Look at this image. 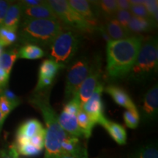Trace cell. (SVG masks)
Masks as SVG:
<instances>
[{"mask_svg": "<svg viewBox=\"0 0 158 158\" xmlns=\"http://www.w3.org/2000/svg\"><path fill=\"white\" fill-rule=\"evenodd\" d=\"M143 37L130 36L107 44L106 74L112 80L124 78L129 74L141 48Z\"/></svg>", "mask_w": 158, "mask_h": 158, "instance_id": "obj_1", "label": "cell"}, {"mask_svg": "<svg viewBox=\"0 0 158 158\" xmlns=\"http://www.w3.org/2000/svg\"><path fill=\"white\" fill-rule=\"evenodd\" d=\"M29 102L40 110L46 127L45 133L44 158H59L62 155V145L68 134L62 129L58 116L49 102V89L35 92Z\"/></svg>", "mask_w": 158, "mask_h": 158, "instance_id": "obj_2", "label": "cell"}, {"mask_svg": "<svg viewBox=\"0 0 158 158\" xmlns=\"http://www.w3.org/2000/svg\"><path fill=\"white\" fill-rule=\"evenodd\" d=\"M63 30L59 21L43 19H24L18 37L24 44L50 47L54 40Z\"/></svg>", "mask_w": 158, "mask_h": 158, "instance_id": "obj_3", "label": "cell"}, {"mask_svg": "<svg viewBox=\"0 0 158 158\" xmlns=\"http://www.w3.org/2000/svg\"><path fill=\"white\" fill-rule=\"evenodd\" d=\"M158 45L155 37L142 43L135 64L129 73V78L143 83L152 78L157 72Z\"/></svg>", "mask_w": 158, "mask_h": 158, "instance_id": "obj_4", "label": "cell"}, {"mask_svg": "<svg viewBox=\"0 0 158 158\" xmlns=\"http://www.w3.org/2000/svg\"><path fill=\"white\" fill-rule=\"evenodd\" d=\"M80 42L78 33L72 30H62L49 47V58L58 64H68L78 51Z\"/></svg>", "mask_w": 158, "mask_h": 158, "instance_id": "obj_5", "label": "cell"}, {"mask_svg": "<svg viewBox=\"0 0 158 158\" xmlns=\"http://www.w3.org/2000/svg\"><path fill=\"white\" fill-rule=\"evenodd\" d=\"M48 5L54 12L59 21L78 31L91 32L94 28L69 5L67 0H49Z\"/></svg>", "mask_w": 158, "mask_h": 158, "instance_id": "obj_6", "label": "cell"}, {"mask_svg": "<svg viewBox=\"0 0 158 158\" xmlns=\"http://www.w3.org/2000/svg\"><path fill=\"white\" fill-rule=\"evenodd\" d=\"M92 66L86 58L76 59L69 66L65 84V99L74 98L81 85L90 73Z\"/></svg>", "mask_w": 158, "mask_h": 158, "instance_id": "obj_7", "label": "cell"}, {"mask_svg": "<svg viewBox=\"0 0 158 158\" xmlns=\"http://www.w3.org/2000/svg\"><path fill=\"white\" fill-rule=\"evenodd\" d=\"M100 80H101L100 66L95 62V64L92 66L90 73L81 85L80 88L78 89V92L73 98L80 103L81 107L92 95L97 86L101 83Z\"/></svg>", "mask_w": 158, "mask_h": 158, "instance_id": "obj_8", "label": "cell"}, {"mask_svg": "<svg viewBox=\"0 0 158 158\" xmlns=\"http://www.w3.org/2000/svg\"><path fill=\"white\" fill-rule=\"evenodd\" d=\"M102 91L103 85L100 83L97 86L92 95L81 107V109L88 114L95 124H100L106 118L103 114V105L101 100Z\"/></svg>", "mask_w": 158, "mask_h": 158, "instance_id": "obj_9", "label": "cell"}, {"mask_svg": "<svg viewBox=\"0 0 158 158\" xmlns=\"http://www.w3.org/2000/svg\"><path fill=\"white\" fill-rule=\"evenodd\" d=\"M45 129L42 124L35 118H31L21 124L16 133L15 146L28 143L29 138L37 135H45Z\"/></svg>", "mask_w": 158, "mask_h": 158, "instance_id": "obj_10", "label": "cell"}, {"mask_svg": "<svg viewBox=\"0 0 158 158\" xmlns=\"http://www.w3.org/2000/svg\"><path fill=\"white\" fill-rule=\"evenodd\" d=\"M142 117L144 119L152 120L157 117L158 113V86L150 89L143 97L141 107Z\"/></svg>", "mask_w": 158, "mask_h": 158, "instance_id": "obj_11", "label": "cell"}, {"mask_svg": "<svg viewBox=\"0 0 158 158\" xmlns=\"http://www.w3.org/2000/svg\"><path fill=\"white\" fill-rule=\"evenodd\" d=\"M22 16L24 19H43L59 21L58 18L52 10L46 1L41 5L32 7L23 8Z\"/></svg>", "mask_w": 158, "mask_h": 158, "instance_id": "obj_12", "label": "cell"}, {"mask_svg": "<svg viewBox=\"0 0 158 158\" xmlns=\"http://www.w3.org/2000/svg\"><path fill=\"white\" fill-rule=\"evenodd\" d=\"M105 91L106 93H108L111 97L114 102L118 106L127 108V110L137 108L133 100L130 99V96L126 92V91H124L123 89L119 86H115V85H110L106 88Z\"/></svg>", "mask_w": 158, "mask_h": 158, "instance_id": "obj_13", "label": "cell"}, {"mask_svg": "<svg viewBox=\"0 0 158 158\" xmlns=\"http://www.w3.org/2000/svg\"><path fill=\"white\" fill-rule=\"evenodd\" d=\"M68 3L70 7L86 19L91 26H92L94 28H96L97 21L95 15L92 7H91L89 2L86 0H70L68 1Z\"/></svg>", "mask_w": 158, "mask_h": 158, "instance_id": "obj_14", "label": "cell"}, {"mask_svg": "<svg viewBox=\"0 0 158 158\" xmlns=\"http://www.w3.org/2000/svg\"><path fill=\"white\" fill-rule=\"evenodd\" d=\"M58 120L61 127L68 135L78 138L84 136L77 122L76 116L70 115L66 112L62 111L58 116Z\"/></svg>", "mask_w": 158, "mask_h": 158, "instance_id": "obj_15", "label": "cell"}, {"mask_svg": "<svg viewBox=\"0 0 158 158\" xmlns=\"http://www.w3.org/2000/svg\"><path fill=\"white\" fill-rule=\"evenodd\" d=\"M22 12L23 7L21 3H11L6 13L2 27L18 31Z\"/></svg>", "mask_w": 158, "mask_h": 158, "instance_id": "obj_16", "label": "cell"}, {"mask_svg": "<svg viewBox=\"0 0 158 158\" xmlns=\"http://www.w3.org/2000/svg\"><path fill=\"white\" fill-rule=\"evenodd\" d=\"M105 129L107 130L110 137L119 145H124L127 142V133L124 128L122 125L116 122H111L105 118L100 124Z\"/></svg>", "mask_w": 158, "mask_h": 158, "instance_id": "obj_17", "label": "cell"}, {"mask_svg": "<svg viewBox=\"0 0 158 158\" xmlns=\"http://www.w3.org/2000/svg\"><path fill=\"white\" fill-rule=\"evenodd\" d=\"M157 22L153 20L141 19L133 15L128 24L127 30L130 34L147 32L155 28Z\"/></svg>", "mask_w": 158, "mask_h": 158, "instance_id": "obj_18", "label": "cell"}, {"mask_svg": "<svg viewBox=\"0 0 158 158\" xmlns=\"http://www.w3.org/2000/svg\"><path fill=\"white\" fill-rule=\"evenodd\" d=\"M106 31L112 40H118L131 36V34L118 23L115 18L108 19L106 22Z\"/></svg>", "mask_w": 158, "mask_h": 158, "instance_id": "obj_19", "label": "cell"}, {"mask_svg": "<svg viewBox=\"0 0 158 158\" xmlns=\"http://www.w3.org/2000/svg\"><path fill=\"white\" fill-rule=\"evenodd\" d=\"M65 68V65L58 64L52 59H45L40 64L39 69V77H44L54 80L59 70Z\"/></svg>", "mask_w": 158, "mask_h": 158, "instance_id": "obj_20", "label": "cell"}, {"mask_svg": "<svg viewBox=\"0 0 158 158\" xmlns=\"http://www.w3.org/2000/svg\"><path fill=\"white\" fill-rule=\"evenodd\" d=\"M94 9H98L99 13L107 18L108 19H113L117 13L118 8L116 0H102V1L93 2Z\"/></svg>", "mask_w": 158, "mask_h": 158, "instance_id": "obj_21", "label": "cell"}, {"mask_svg": "<svg viewBox=\"0 0 158 158\" xmlns=\"http://www.w3.org/2000/svg\"><path fill=\"white\" fill-rule=\"evenodd\" d=\"M45 53L40 47L35 45L26 44L18 51V58L37 59L44 56Z\"/></svg>", "mask_w": 158, "mask_h": 158, "instance_id": "obj_22", "label": "cell"}, {"mask_svg": "<svg viewBox=\"0 0 158 158\" xmlns=\"http://www.w3.org/2000/svg\"><path fill=\"white\" fill-rule=\"evenodd\" d=\"M76 119L78 124L82 131L83 135L84 138H88L92 135V129L95 125V124L92 122L89 116L86 112L82 109L79 110V112L76 115Z\"/></svg>", "mask_w": 158, "mask_h": 158, "instance_id": "obj_23", "label": "cell"}, {"mask_svg": "<svg viewBox=\"0 0 158 158\" xmlns=\"http://www.w3.org/2000/svg\"><path fill=\"white\" fill-rule=\"evenodd\" d=\"M18 59L17 49L4 51L0 56V68L3 69L7 75L10 74L12 68Z\"/></svg>", "mask_w": 158, "mask_h": 158, "instance_id": "obj_24", "label": "cell"}, {"mask_svg": "<svg viewBox=\"0 0 158 158\" xmlns=\"http://www.w3.org/2000/svg\"><path fill=\"white\" fill-rule=\"evenodd\" d=\"M17 39V30L5 27H0V45L2 47L8 46L13 44Z\"/></svg>", "mask_w": 158, "mask_h": 158, "instance_id": "obj_25", "label": "cell"}, {"mask_svg": "<svg viewBox=\"0 0 158 158\" xmlns=\"http://www.w3.org/2000/svg\"><path fill=\"white\" fill-rule=\"evenodd\" d=\"M82 144L80 143L79 138L74 136L68 135L63 141L62 145V152L63 155L73 153L78 148H80Z\"/></svg>", "mask_w": 158, "mask_h": 158, "instance_id": "obj_26", "label": "cell"}, {"mask_svg": "<svg viewBox=\"0 0 158 158\" xmlns=\"http://www.w3.org/2000/svg\"><path fill=\"white\" fill-rule=\"evenodd\" d=\"M123 117L126 125L129 128L135 129L138 127L140 117L137 108L126 110L124 113Z\"/></svg>", "mask_w": 158, "mask_h": 158, "instance_id": "obj_27", "label": "cell"}, {"mask_svg": "<svg viewBox=\"0 0 158 158\" xmlns=\"http://www.w3.org/2000/svg\"><path fill=\"white\" fill-rule=\"evenodd\" d=\"M133 158H158V152L153 146H145L138 149Z\"/></svg>", "mask_w": 158, "mask_h": 158, "instance_id": "obj_28", "label": "cell"}, {"mask_svg": "<svg viewBox=\"0 0 158 158\" xmlns=\"http://www.w3.org/2000/svg\"><path fill=\"white\" fill-rule=\"evenodd\" d=\"M17 152L19 155L23 156H29V157H34L40 155L42 152V150L37 149L34 146L31 145L29 143L23 144V145L15 146Z\"/></svg>", "mask_w": 158, "mask_h": 158, "instance_id": "obj_29", "label": "cell"}, {"mask_svg": "<svg viewBox=\"0 0 158 158\" xmlns=\"http://www.w3.org/2000/svg\"><path fill=\"white\" fill-rule=\"evenodd\" d=\"M132 16H133V15L130 10H118L117 13H116L115 19L125 30L128 31V24H129Z\"/></svg>", "mask_w": 158, "mask_h": 158, "instance_id": "obj_30", "label": "cell"}, {"mask_svg": "<svg viewBox=\"0 0 158 158\" xmlns=\"http://www.w3.org/2000/svg\"><path fill=\"white\" fill-rule=\"evenodd\" d=\"M143 5L149 13L152 19L157 22L158 17V1L157 0H147L144 1Z\"/></svg>", "mask_w": 158, "mask_h": 158, "instance_id": "obj_31", "label": "cell"}, {"mask_svg": "<svg viewBox=\"0 0 158 158\" xmlns=\"http://www.w3.org/2000/svg\"><path fill=\"white\" fill-rule=\"evenodd\" d=\"M130 12L132 13V15H133V16L141 18V19L153 20L151 18V16H150L149 13H148L147 9H146L145 6L143 5H131V7H130Z\"/></svg>", "mask_w": 158, "mask_h": 158, "instance_id": "obj_32", "label": "cell"}, {"mask_svg": "<svg viewBox=\"0 0 158 158\" xmlns=\"http://www.w3.org/2000/svg\"><path fill=\"white\" fill-rule=\"evenodd\" d=\"M14 108H15L14 106L5 97L0 94V110H1L2 115L5 119Z\"/></svg>", "mask_w": 158, "mask_h": 158, "instance_id": "obj_33", "label": "cell"}, {"mask_svg": "<svg viewBox=\"0 0 158 158\" xmlns=\"http://www.w3.org/2000/svg\"><path fill=\"white\" fill-rule=\"evenodd\" d=\"M81 109V106L76 99L73 98L64 106L63 111L66 112L70 115L76 116L79 110Z\"/></svg>", "mask_w": 158, "mask_h": 158, "instance_id": "obj_34", "label": "cell"}, {"mask_svg": "<svg viewBox=\"0 0 158 158\" xmlns=\"http://www.w3.org/2000/svg\"><path fill=\"white\" fill-rule=\"evenodd\" d=\"M0 94L5 97V98L7 99V100H8L15 108L19 106L20 103H21V100H20L19 97H18L15 93H13L11 90H10L9 89H4Z\"/></svg>", "mask_w": 158, "mask_h": 158, "instance_id": "obj_35", "label": "cell"}, {"mask_svg": "<svg viewBox=\"0 0 158 158\" xmlns=\"http://www.w3.org/2000/svg\"><path fill=\"white\" fill-rule=\"evenodd\" d=\"M59 158H88V152L86 148L81 146L73 153L63 155Z\"/></svg>", "mask_w": 158, "mask_h": 158, "instance_id": "obj_36", "label": "cell"}, {"mask_svg": "<svg viewBox=\"0 0 158 158\" xmlns=\"http://www.w3.org/2000/svg\"><path fill=\"white\" fill-rule=\"evenodd\" d=\"M19 155L15 144H12L8 149L0 151V158H19Z\"/></svg>", "mask_w": 158, "mask_h": 158, "instance_id": "obj_37", "label": "cell"}, {"mask_svg": "<svg viewBox=\"0 0 158 158\" xmlns=\"http://www.w3.org/2000/svg\"><path fill=\"white\" fill-rule=\"evenodd\" d=\"M52 79L44 78V77H39L38 81H37L36 88L35 89V92H40V91L48 89L53 83Z\"/></svg>", "mask_w": 158, "mask_h": 158, "instance_id": "obj_38", "label": "cell"}, {"mask_svg": "<svg viewBox=\"0 0 158 158\" xmlns=\"http://www.w3.org/2000/svg\"><path fill=\"white\" fill-rule=\"evenodd\" d=\"M10 5L11 2L0 0V27H2L6 13Z\"/></svg>", "mask_w": 158, "mask_h": 158, "instance_id": "obj_39", "label": "cell"}, {"mask_svg": "<svg viewBox=\"0 0 158 158\" xmlns=\"http://www.w3.org/2000/svg\"><path fill=\"white\" fill-rule=\"evenodd\" d=\"M9 75L5 73L3 69L0 68V92H2L4 89L7 87V85L8 84Z\"/></svg>", "mask_w": 158, "mask_h": 158, "instance_id": "obj_40", "label": "cell"}, {"mask_svg": "<svg viewBox=\"0 0 158 158\" xmlns=\"http://www.w3.org/2000/svg\"><path fill=\"white\" fill-rule=\"evenodd\" d=\"M45 1H40V0H23V1H20L19 2L22 5L23 8H27V7H32L41 5Z\"/></svg>", "mask_w": 158, "mask_h": 158, "instance_id": "obj_41", "label": "cell"}, {"mask_svg": "<svg viewBox=\"0 0 158 158\" xmlns=\"http://www.w3.org/2000/svg\"><path fill=\"white\" fill-rule=\"evenodd\" d=\"M118 10H130L131 5L128 0H117L116 1Z\"/></svg>", "mask_w": 158, "mask_h": 158, "instance_id": "obj_42", "label": "cell"}, {"mask_svg": "<svg viewBox=\"0 0 158 158\" xmlns=\"http://www.w3.org/2000/svg\"><path fill=\"white\" fill-rule=\"evenodd\" d=\"M130 3L131 5H143L144 1H139V0H130Z\"/></svg>", "mask_w": 158, "mask_h": 158, "instance_id": "obj_43", "label": "cell"}, {"mask_svg": "<svg viewBox=\"0 0 158 158\" xmlns=\"http://www.w3.org/2000/svg\"><path fill=\"white\" fill-rule=\"evenodd\" d=\"M5 118H3L2 115V113H1V110H0V132H1L2 129V126H3V124H4V122H5Z\"/></svg>", "mask_w": 158, "mask_h": 158, "instance_id": "obj_44", "label": "cell"}, {"mask_svg": "<svg viewBox=\"0 0 158 158\" xmlns=\"http://www.w3.org/2000/svg\"><path fill=\"white\" fill-rule=\"evenodd\" d=\"M3 52H4V47L2 46V45H0V56H1Z\"/></svg>", "mask_w": 158, "mask_h": 158, "instance_id": "obj_45", "label": "cell"}, {"mask_svg": "<svg viewBox=\"0 0 158 158\" xmlns=\"http://www.w3.org/2000/svg\"><path fill=\"white\" fill-rule=\"evenodd\" d=\"M0 93H1V92H0Z\"/></svg>", "mask_w": 158, "mask_h": 158, "instance_id": "obj_46", "label": "cell"}]
</instances>
